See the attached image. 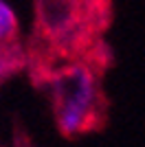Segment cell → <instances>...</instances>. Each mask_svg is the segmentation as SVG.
<instances>
[{
    "label": "cell",
    "mask_w": 145,
    "mask_h": 147,
    "mask_svg": "<svg viewBox=\"0 0 145 147\" xmlns=\"http://www.w3.org/2000/svg\"><path fill=\"white\" fill-rule=\"evenodd\" d=\"M55 123L64 136H79L101 121L103 97L95 68L72 59L48 73Z\"/></svg>",
    "instance_id": "1"
},
{
    "label": "cell",
    "mask_w": 145,
    "mask_h": 147,
    "mask_svg": "<svg viewBox=\"0 0 145 147\" xmlns=\"http://www.w3.org/2000/svg\"><path fill=\"white\" fill-rule=\"evenodd\" d=\"M81 2H42L37 5L40 31L60 51H70L86 40L88 13Z\"/></svg>",
    "instance_id": "2"
},
{
    "label": "cell",
    "mask_w": 145,
    "mask_h": 147,
    "mask_svg": "<svg viewBox=\"0 0 145 147\" xmlns=\"http://www.w3.org/2000/svg\"><path fill=\"white\" fill-rule=\"evenodd\" d=\"M20 18L9 2L0 0V49H18Z\"/></svg>",
    "instance_id": "3"
},
{
    "label": "cell",
    "mask_w": 145,
    "mask_h": 147,
    "mask_svg": "<svg viewBox=\"0 0 145 147\" xmlns=\"http://www.w3.org/2000/svg\"><path fill=\"white\" fill-rule=\"evenodd\" d=\"M22 53L18 49H0V84L9 79L22 66Z\"/></svg>",
    "instance_id": "4"
}]
</instances>
